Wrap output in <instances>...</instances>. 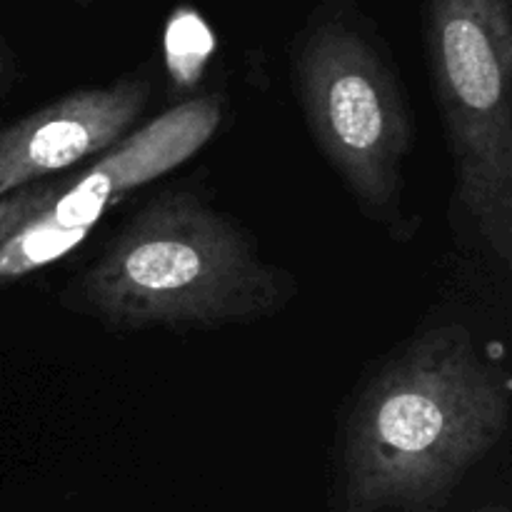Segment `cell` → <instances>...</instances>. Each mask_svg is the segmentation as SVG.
I'll return each instance as SVG.
<instances>
[{"instance_id":"obj_1","label":"cell","mask_w":512,"mask_h":512,"mask_svg":"<svg viewBox=\"0 0 512 512\" xmlns=\"http://www.w3.org/2000/svg\"><path fill=\"white\" fill-rule=\"evenodd\" d=\"M505 370L465 325L405 345L363 390L343 448L350 512H435L508 428Z\"/></svg>"},{"instance_id":"obj_2","label":"cell","mask_w":512,"mask_h":512,"mask_svg":"<svg viewBox=\"0 0 512 512\" xmlns=\"http://www.w3.org/2000/svg\"><path fill=\"white\" fill-rule=\"evenodd\" d=\"M293 280L193 193L150 200L80 280L93 313L123 328H215L275 313Z\"/></svg>"},{"instance_id":"obj_3","label":"cell","mask_w":512,"mask_h":512,"mask_svg":"<svg viewBox=\"0 0 512 512\" xmlns=\"http://www.w3.org/2000/svg\"><path fill=\"white\" fill-rule=\"evenodd\" d=\"M295 80L310 130L365 213L400 203L413 125L393 65L355 0H323L300 30Z\"/></svg>"},{"instance_id":"obj_4","label":"cell","mask_w":512,"mask_h":512,"mask_svg":"<svg viewBox=\"0 0 512 512\" xmlns=\"http://www.w3.org/2000/svg\"><path fill=\"white\" fill-rule=\"evenodd\" d=\"M425 50L455 163V198L512 260V0H425Z\"/></svg>"},{"instance_id":"obj_5","label":"cell","mask_w":512,"mask_h":512,"mask_svg":"<svg viewBox=\"0 0 512 512\" xmlns=\"http://www.w3.org/2000/svg\"><path fill=\"white\" fill-rule=\"evenodd\" d=\"M220 120L223 103L215 95H200L118 140L0 248V283L38 273L78 248L110 205L193 158Z\"/></svg>"},{"instance_id":"obj_6","label":"cell","mask_w":512,"mask_h":512,"mask_svg":"<svg viewBox=\"0 0 512 512\" xmlns=\"http://www.w3.org/2000/svg\"><path fill=\"white\" fill-rule=\"evenodd\" d=\"M148 95V80L123 75L103 88L73 90L0 130V198L103 155L130 133Z\"/></svg>"},{"instance_id":"obj_7","label":"cell","mask_w":512,"mask_h":512,"mask_svg":"<svg viewBox=\"0 0 512 512\" xmlns=\"http://www.w3.org/2000/svg\"><path fill=\"white\" fill-rule=\"evenodd\" d=\"M68 185L70 180L60 175V178L28 185V188L18 190V193L0 198V248H3V245L8 243L30 218L43 213Z\"/></svg>"},{"instance_id":"obj_8","label":"cell","mask_w":512,"mask_h":512,"mask_svg":"<svg viewBox=\"0 0 512 512\" xmlns=\"http://www.w3.org/2000/svg\"><path fill=\"white\" fill-rule=\"evenodd\" d=\"M3 68H5V53H3V43H0V75H3Z\"/></svg>"},{"instance_id":"obj_9","label":"cell","mask_w":512,"mask_h":512,"mask_svg":"<svg viewBox=\"0 0 512 512\" xmlns=\"http://www.w3.org/2000/svg\"><path fill=\"white\" fill-rule=\"evenodd\" d=\"M483 512H508L505 508H485Z\"/></svg>"},{"instance_id":"obj_10","label":"cell","mask_w":512,"mask_h":512,"mask_svg":"<svg viewBox=\"0 0 512 512\" xmlns=\"http://www.w3.org/2000/svg\"><path fill=\"white\" fill-rule=\"evenodd\" d=\"M75 3H78V5H93L95 0H75Z\"/></svg>"}]
</instances>
